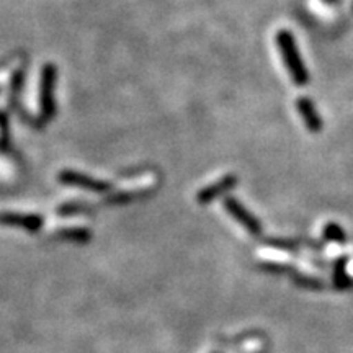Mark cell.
Returning <instances> with one entry per match:
<instances>
[{"instance_id":"cell-2","label":"cell","mask_w":353,"mask_h":353,"mask_svg":"<svg viewBox=\"0 0 353 353\" xmlns=\"http://www.w3.org/2000/svg\"><path fill=\"white\" fill-rule=\"evenodd\" d=\"M54 79L56 70L51 64H48L43 69V81H41V108L44 117H50L54 112V100H52V90H54Z\"/></svg>"},{"instance_id":"cell-3","label":"cell","mask_w":353,"mask_h":353,"mask_svg":"<svg viewBox=\"0 0 353 353\" xmlns=\"http://www.w3.org/2000/svg\"><path fill=\"white\" fill-rule=\"evenodd\" d=\"M296 108L298 113L301 114L304 125L307 126V130L311 132H319L322 130V121L319 113L316 112L312 101L306 99V97H299L296 100Z\"/></svg>"},{"instance_id":"cell-6","label":"cell","mask_w":353,"mask_h":353,"mask_svg":"<svg viewBox=\"0 0 353 353\" xmlns=\"http://www.w3.org/2000/svg\"><path fill=\"white\" fill-rule=\"evenodd\" d=\"M226 206H228V210L231 211L234 216H236V218H239L242 223L245 224V226H249L250 229H255V221L252 219V216L247 214L245 210L242 208L239 203L234 201V200H228L226 201Z\"/></svg>"},{"instance_id":"cell-4","label":"cell","mask_w":353,"mask_h":353,"mask_svg":"<svg viewBox=\"0 0 353 353\" xmlns=\"http://www.w3.org/2000/svg\"><path fill=\"white\" fill-rule=\"evenodd\" d=\"M61 180L65 183H70V185H77V187H83V188H88V190H105L107 188V185L101 183V182H97L94 179H88V176L82 175V174H74V172H64L63 175H61Z\"/></svg>"},{"instance_id":"cell-1","label":"cell","mask_w":353,"mask_h":353,"mask_svg":"<svg viewBox=\"0 0 353 353\" xmlns=\"http://www.w3.org/2000/svg\"><path fill=\"white\" fill-rule=\"evenodd\" d=\"M276 44L278 48H280L283 63L286 65V69H288L293 82L299 87L306 85L309 82V74L306 65L303 63L301 56H299L293 34H291L288 30H281V32H278L276 34Z\"/></svg>"},{"instance_id":"cell-5","label":"cell","mask_w":353,"mask_h":353,"mask_svg":"<svg viewBox=\"0 0 353 353\" xmlns=\"http://www.w3.org/2000/svg\"><path fill=\"white\" fill-rule=\"evenodd\" d=\"M234 183H236V179H234V176H231V175L224 176L223 180H219V182L216 183V185H213V187H208V188L203 190V192L200 193V201L213 200V198L218 196L219 193L226 192L228 188H231Z\"/></svg>"},{"instance_id":"cell-7","label":"cell","mask_w":353,"mask_h":353,"mask_svg":"<svg viewBox=\"0 0 353 353\" xmlns=\"http://www.w3.org/2000/svg\"><path fill=\"white\" fill-rule=\"evenodd\" d=\"M0 219L6 221L8 224H21L26 228H34L38 226V219L33 216H19V214H3L0 216Z\"/></svg>"}]
</instances>
